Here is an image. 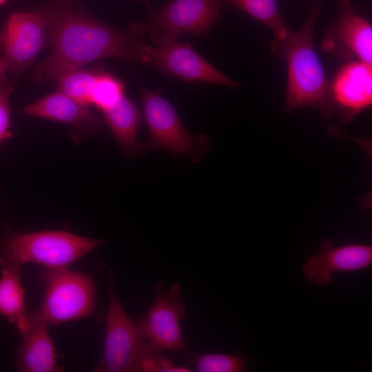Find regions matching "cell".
Listing matches in <instances>:
<instances>
[{
  "mask_svg": "<svg viewBox=\"0 0 372 372\" xmlns=\"http://www.w3.org/2000/svg\"><path fill=\"white\" fill-rule=\"evenodd\" d=\"M41 11L45 19L51 50L33 72L37 82L56 81L68 71L103 58L145 63L151 45L143 39L145 33L139 23L127 28L105 23L74 0H55Z\"/></svg>",
  "mask_w": 372,
  "mask_h": 372,
  "instance_id": "obj_1",
  "label": "cell"
},
{
  "mask_svg": "<svg viewBox=\"0 0 372 372\" xmlns=\"http://www.w3.org/2000/svg\"><path fill=\"white\" fill-rule=\"evenodd\" d=\"M322 6L316 2L302 27L289 28L285 41L272 43L271 49L277 56L285 59L287 65V112L313 107L326 117L334 113L329 79L316 50L313 32Z\"/></svg>",
  "mask_w": 372,
  "mask_h": 372,
  "instance_id": "obj_2",
  "label": "cell"
},
{
  "mask_svg": "<svg viewBox=\"0 0 372 372\" xmlns=\"http://www.w3.org/2000/svg\"><path fill=\"white\" fill-rule=\"evenodd\" d=\"M103 243V240L66 231L10 233L0 245V261L44 267H65L77 262Z\"/></svg>",
  "mask_w": 372,
  "mask_h": 372,
  "instance_id": "obj_3",
  "label": "cell"
},
{
  "mask_svg": "<svg viewBox=\"0 0 372 372\" xmlns=\"http://www.w3.org/2000/svg\"><path fill=\"white\" fill-rule=\"evenodd\" d=\"M38 279L45 287L38 307L48 325L80 320L95 313L96 288L92 277L65 267H43Z\"/></svg>",
  "mask_w": 372,
  "mask_h": 372,
  "instance_id": "obj_4",
  "label": "cell"
},
{
  "mask_svg": "<svg viewBox=\"0 0 372 372\" xmlns=\"http://www.w3.org/2000/svg\"><path fill=\"white\" fill-rule=\"evenodd\" d=\"M109 298L103 356L93 371H141L143 362L156 353L138 320L130 318L124 310L112 282Z\"/></svg>",
  "mask_w": 372,
  "mask_h": 372,
  "instance_id": "obj_5",
  "label": "cell"
},
{
  "mask_svg": "<svg viewBox=\"0 0 372 372\" xmlns=\"http://www.w3.org/2000/svg\"><path fill=\"white\" fill-rule=\"evenodd\" d=\"M142 104L148 128L147 149H163L193 162L198 161L208 151V137L191 135L162 91L143 88Z\"/></svg>",
  "mask_w": 372,
  "mask_h": 372,
  "instance_id": "obj_6",
  "label": "cell"
},
{
  "mask_svg": "<svg viewBox=\"0 0 372 372\" xmlns=\"http://www.w3.org/2000/svg\"><path fill=\"white\" fill-rule=\"evenodd\" d=\"M220 0H172L149 10V21L140 24L155 44L177 39L180 34L204 37L218 21Z\"/></svg>",
  "mask_w": 372,
  "mask_h": 372,
  "instance_id": "obj_7",
  "label": "cell"
},
{
  "mask_svg": "<svg viewBox=\"0 0 372 372\" xmlns=\"http://www.w3.org/2000/svg\"><path fill=\"white\" fill-rule=\"evenodd\" d=\"M152 303L138 320L147 340L156 353L187 349L180 327L186 307L182 301V287L173 282L167 290L161 281L154 286Z\"/></svg>",
  "mask_w": 372,
  "mask_h": 372,
  "instance_id": "obj_8",
  "label": "cell"
},
{
  "mask_svg": "<svg viewBox=\"0 0 372 372\" xmlns=\"http://www.w3.org/2000/svg\"><path fill=\"white\" fill-rule=\"evenodd\" d=\"M148 49L145 64L169 77L185 83L202 82L238 88V82L207 62L189 43H180L177 39L165 41Z\"/></svg>",
  "mask_w": 372,
  "mask_h": 372,
  "instance_id": "obj_9",
  "label": "cell"
},
{
  "mask_svg": "<svg viewBox=\"0 0 372 372\" xmlns=\"http://www.w3.org/2000/svg\"><path fill=\"white\" fill-rule=\"evenodd\" d=\"M46 37V21L41 10L11 14L0 31V51L8 71L18 74L31 68Z\"/></svg>",
  "mask_w": 372,
  "mask_h": 372,
  "instance_id": "obj_10",
  "label": "cell"
},
{
  "mask_svg": "<svg viewBox=\"0 0 372 372\" xmlns=\"http://www.w3.org/2000/svg\"><path fill=\"white\" fill-rule=\"evenodd\" d=\"M335 21L325 31L322 50L335 58L372 65V25L352 0H339Z\"/></svg>",
  "mask_w": 372,
  "mask_h": 372,
  "instance_id": "obj_11",
  "label": "cell"
},
{
  "mask_svg": "<svg viewBox=\"0 0 372 372\" xmlns=\"http://www.w3.org/2000/svg\"><path fill=\"white\" fill-rule=\"evenodd\" d=\"M88 106L57 89L26 105L21 110V113L70 126L73 141L81 143L98 134L105 123L103 118L92 111Z\"/></svg>",
  "mask_w": 372,
  "mask_h": 372,
  "instance_id": "obj_12",
  "label": "cell"
},
{
  "mask_svg": "<svg viewBox=\"0 0 372 372\" xmlns=\"http://www.w3.org/2000/svg\"><path fill=\"white\" fill-rule=\"evenodd\" d=\"M333 112L344 123L372 104V65L353 60L345 61L331 81Z\"/></svg>",
  "mask_w": 372,
  "mask_h": 372,
  "instance_id": "obj_13",
  "label": "cell"
},
{
  "mask_svg": "<svg viewBox=\"0 0 372 372\" xmlns=\"http://www.w3.org/2000/svg\"><path fill=\"white\" fill-rule=\"evenodd\" d=\"M371 265V245L355 243L334 246L326 238L318 252L307 258L302 272L309 282L319 286L330 283L333 272H355L367 269Z\"/></svg>",
  "mask_w": 372,
  "mask_h": 372,
  "instance_id": "obj_14",
  "label": "cell"
},
{
  "mask_svg": "<svg viewBox=\"0 0 372 372\" xmlns=\"http://www.w3.org/2000/svg\"><path fill=\"white\" fill-rule=\"evenodd\" d=\"M47 324L38 308L30 313L28 329L18 349L17 370L20 372H57L63 368L57 364V355Z\"/></svg>",
  "mask_w": 372,
  "mask_h": 372,
  "instance_id": "obj_15",
  "label": "cell"
},
{
  "mask_svg": "<svg viewBox=\"0 0 372 372\" xmlns=\"http://www.w3.org/2000/svg\"><path fill=\"white\" fill-rule=\"evenodd\" d=\"M107 125L123 152L128 156H141L144 145L137 141L145 119L140 108L125 94L112 107L102 112Z\"/></svg>",
  "mask_w": 372,
  "mask_h": 372,
  "instance_id": "obj_16",
  "label": "cell"
},
{
  "mask_svg": "<svg viewBox=\"0 0 372 372\" xmlns=\"http://www.w3.org/2000/svg\"><path fill=\"white\" fill-rule=\"evenodd\" d=\"M0 316L14 324L21 334L29 327L25 302V291L21 283V265L0 261Z\"/></svg>",
  "mask_w": 372,
  "mask_h": 372,
  "instance_id": "obj_17",
  "label": "cell"
},
{
  "mask_svg": "<svg viewBox=\"0 0 372 372\" xmlns=\"http://www.w3.org/2000/svg\"><path fill=\"white\" fill-rule=\"evenodd\" d=\"M223 7H233L249 15L271 29L273 43L281 42L287 37L289 28L283 21L276 0H220Z\"/></svg>",
  "mask_w": 372,
  "mask_h": 372,
  "instance_id": "obj_18",
  "label": "cell"
},
{
  "mask_svg": "<svg viewBox=\"0 0 372 372\" xmlns=\"http://www.w3.org/2000/svg\"><path fill=\"white\" fill-rule=\"evenodd\" d=\"M99 72L84 67L68 71L56 79L58 89L78 102L90 105L91 92Z\"/></svg>",
  "mask_w": 372,
  "mask_h": 372,
  "instance_id": "obj_19",
  "label": "cell"
},
{
  "mask_svg": "<svg viewBox=\"0 0 372 372\" xmlns=\"http://www.w3.org/2000/svg\"><path fill=\"white\" fill-rule=\"evenodd\" d=\"M125 95V84L116 76L99 71L94 83L90 105L103 112L114 105Z\"/></svg>",
  "mask_w": 372,
  "mask_h": 372,
  "instance_id": "obj_20",
  "label": "cell"
},
{
  "mask_svg": "<svg viewBox=\"0 0 372 372\" xmlns=\"http://www.w3.org/2000/svg\"><path fill=\"white\" fill-rule=\"evenodd\" d=\"M194 363L198 372H245L247 361L240 352L235 355L206 353L197 356Z\"/></svg>",
  "mask_w": 372,
  "mask_h": 372,
  "instance_id": "obj_21",
  "label": "cell"
},
{
  "mask_svg": "<svg viewBox=\"0 0 372 372\" xmlns=\"http://www.w3.org/2000/svg\"><path fill=\"white\" fill-rule=\"evenodd\" d=\"M12 87L9 82L3 76L0 77V143L12 136L10 131V108L9 96Z\"/></svg>",
  "mask_w": 372,
  "mask_h": 372,
  "instance_id": "obj_22",
  "label": "cell"
},
{
  "mask_svg": "<svg viewBox=\"0 0 372 372\" xmlns=\"http://www.w3.org/2000/svg\"><path fill=\"white\" fill-rule=\"evenodd\" d=\"M143 372H190L192 369L184 366H175L172 362L158 353L145 360L142 364Z\"/></svg>",
  "mask_w": 372,
  "mask_h": 372,
  "instance_id": "obj_23",
  "label": "cell"
},
{
  "mask_svg": "<svg viewBox=\"0 0 372 372\" xmlns=\"http://www.w3.org/2000/svg\"><path fill=\"white\" fill-rule=\"evenodd\" d=\"M9 68L5 60L0 57V77L6 71H8Z\"/></svg>",
  "mask_w": 372,
  "mask_h": 372,
  "instance_id": "obj_24",
  "label": "cell"
},
{
  "mask_svg": "<svg viewBox=\"0 0 372 372\" xmlns=\"http://www.w3.org/2000/svg\"><path fill=\"white\" fill-rule=\"evenodd\" d=\"M142 1L146 6L147 7L148 10L151 9L152 7L151 6L149 0H140Z\"/></svg>",
  "mask_w": 372,
  "mask_h": 372,
  "instance_id": "obj_25",
  "label": "cell"
},
{
  "mask_svg": "<svg viewBox=\"0 0 372 372\" xmlns=\"http://www.w3.org/2000/svg\"><path fill=\"white\" fill-rule=\"evenodd\" d=\"M8 0H0V6L3 5Z\"/></svg>",
  "mask_w": 372,
  "mask_h": 372,
  "instance_id": "obj_26",
  "label": "cell"
}]
</instances>
